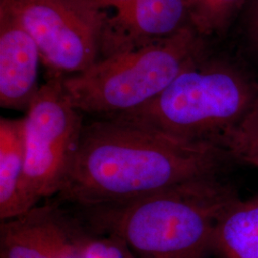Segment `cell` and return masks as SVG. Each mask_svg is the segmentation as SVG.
I'll return each instance as SVG.
<instances>
[{
    "label": "cell",
    "mask_w": 258,
    "mask_h": 258,
    "mask_svg": "<svg viewBox=\"0 0 258 258\" xmlns=\"http://www.w3.org/2000/svg\"><path fill=\"white\" fill-rule=\"evenodd\" d=\"M63 79L48 76L22 118L25 184L37 203L63 188L84 127L83 113L68 97Z\"/></svg>",
    "instance_id": "5"
},
{
    "label": "cell",
    "mask_w": 258,
    "mask_h": 258,
    "mask_svg": "<svg viewBox=\"0 0 258 258\" xmlns=\"http://www.w3.org/2000/svg\"><path fill=\"white\" fill-rule=\"evenodd\" d=\"M133 258H136V257H133Z\"/></svg>",
    "instance_id": "16"
},
{
    "label": "cell",
    "mask_w": 258,
    "mask_h": 258,
    "mask_svg": "<svg viewBox=\"0 0 258 258\" xmlns=\"http://www.w3.org/2000/svg\"><path fill=\"white\" fill-rule=\"evenodd\" d=\"M238 199L235 186L215 176L85 210L91 231L119 237L136 258H209L218 223Z\"/></svg>",
    "instance_id": "2"
},
{
    "label": "cell",
    "mask_w": 258,
    "mask_h": 258,
    "mask_svg": "<svg viewBox=\"0 0 258 258\" xmlns=\"http://www.w3.org/2000/svg\"><path fill=\"white\" fill-rule=\"evenodd\" d=\"M190 24L202 37L224 30L244 0H187Z\"/></svg>",
    "instance_id": "12"
},
{
    "label": "cell",
    "mask_w": 258,
    "mask_h": 258,
    "mask_svg": "<svg viewBox=\"0 0 258 258\" xmlns=\"http://www.w3.org/2000/svg\"><path fill=\"white\" fill-rule=\"evenodd\" d=\"M227 149L116 118L84 124L59 196L85 209L128 203L194 180L224 176Z\"/></svg>",
    "instance_id": "1"
},
{
    "label": "cell",
    "mask_w": 258,
    "mask_h": 258,
    "mask_svg": "<svg viewBox=\"0 0 258 258\" xmlns=\"http://www.w3.org/2000/svg\"><path fill=\"white\" fill-rule=\"evenodd\" d=\"M251 32L258 46V1L254 6L251 16Z\"/></svg>",
    "instance_id": "15"
},
{
    "label": "cell",
    "mask_w": 258,
    "mask_h": 258,
    "mask_svg": "<svg viewBox=\"0 0 258 258\" xmlns=\"http://www.w3.org/2000/svg\"><path fill=\"white\" fill-rule=\"evenodd\" d=\"M87 228L53 205L1 222V258H83Z\"/></svg>",
    "instance_id": "7"
},
{
    "label": "cell",
    "mask_w": 258,
    "mask_h": 258,
    "mask_svg": "<svg viewBox=\"0 0 258 258\" xmlns=\"http://www.w3.org/2000/svg\"><path fill=\"white\" fill-rule=\"evenodd\" d=\"M222 146L236 164H246L258 169V106L224 139Z\"/></svg>",
    "instance_id": "13"
},
{
    "label": "cell",
    "mask_w": 258,
    "mask_h": 258,
    "mask_svg": "<svg viewBox=\"0 0 258 258\" xmlns=\"http://www.w3.org/2000/svg\"><path fill=\"white\" fill-rule=\"evenodd\" d=\"M94 1L102 9L106 10L111 8L116 12L127 6L133 0H94Z\"/></svg>",
    "instance_id": "14"
},
{
    "label": "cell",
    "mask_w": 258,
    "mask_h": 258,
    "mask_svg": "<svg viewBox=\"0 0 258 258\" xmlns=\"http://www.w3.org/2000/svg\"><path fill=\"white\" fill-rule=\"evenodd\" d=\"M218 258H258V194L238 199L222 216L213 237Z\"/></svg>",
    "instance_id": "11"
},
{
    "label": "cell",
    "mask_w": 258,
    "mask_h": 258,
    "mask_svg": "<svg viewBox=\"0 0 258 258\" xmlns=\"http://www.w3.org/2000/svg\"><path fill=\"white\" fill-rule=\"evenodd\" d=\"M203 53L204 37L187 26L148 46L101 58L82 73L64 78L63 86L83 114L117 117L155 100Z\"/></svg>",
    "instance_id": "4"
},
{
    "label": "cell",
    "mask_w": 258,
    "mask_h": 258,
    "mask_svg": "<svg viewBox=\"0 0 258 258\" xmlns=\"http://www.w3.org/2000/svg\"><path fill=\"white\" fill-rule=\"evenodd\" d=\"M187 26H191L187 0H133L106 19L101 58L148 46Z\"/></svg>",
    "instance_id": "8"
},
{
    "label": "cell",
    "mask_w": 258,
    "mask_h": 258,
    "mask_svg": "<svg viewBox=\"0 0 258 258\" xmlns=\"http://www.w3.org/2000/svg\"><path fill=\"white\" fill-rule=\"evenodd\" d=\"M25 184L21 119H0V219L16 218L37 206Z\"/></svg>",
    "instance_id": "10"
},
{
    "label": "cell",
    "mask_w": 258,
    "mask_h": 258,
    "mask_svg": "<svg viewBox=\"0 0 258 258\" xmlns=\"http://www.w3.org/2000/svg\"><path fill=\"white\" fill-rule=\"evenodd\" d=\"M39 49L48 76L82 73L101 58L108 18L94 0H1Z\"/></svg>",
    "instance_id": "6"
},
{
    "label": "cell",
    "mask_w": 258,
    "mask_h": 258,
    "mask_svg": "<svg viewBox=\"0 0 258 258\" xmlns=\"http://www.w3.org/2000/svg\"><path fill=\"white\" fill-rule=\"evenodd\" d=\"M42 59L36 41L0 0V105L27 110L36 96Z\"/></svg>",
    "instance_id": "9"
},
{
    "label": "cell",
    "mask_w": 258,
    "mask_h": 258,
    "mask_svg": "<svg viewBox=\"0 0 258 258\" xmlns=\"http://www.w3.org/2000/svg\"><path fill=\"white\" fill-rule=\"evenodd\" d=\"M257 106L255 81L232 65L203 56L155 100L112 118L223 147L224 139Z\"/></svg>",
    "instance_id": "3"
}]
</instances>
